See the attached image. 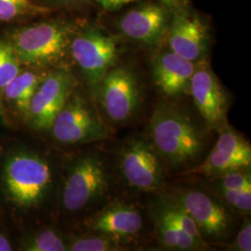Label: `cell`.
Here are the masks:
<instances>
[{"label": "cell", "instance_id": "cell-1", "mask_svg": "<svg viewBox=\"0 0 251 251\" xmlns=\"http://www.w3.org/2000/svg\"><path fill=\"white\" fill-rule=\"evenodd\" d=\"M155 151L173 168L196 161L204 147V135L185 113L166 102L156 105L150 119Z\"/></svg>", "mask_w": 251, "mask_h": 251}, {"label": "cell", "instance_id": "cell-2", "mask_svg": "<svg viewBox=\"0 0 251 251\" xmlns=\"http://www.w3.org/2000/svg\"><path fill=\"white\" fill-rule=\"evenodd\" d=\"M76 28L61 21H46L16 29L9 40L22 65L36 69L59 66L68 54Z\"/></svg>", "mask_w": 251, "mask_h": 251}, {"label": "cell", "instance_id": "cell-3", "mask_svg": "<svg viewBox=\"0 0 251 251\" xmlns=\"http://www.w3.org/2000/svg\"><path fill=\"white\" fill-rule=\"evenodd\" d=\"M3 180L9 199L20 207L36 206L51 183L49 163L32 152L11 154L5 163Z\"/></svg>", "mask_w": 251, "mask_h": 251}, {"label": "cell", "instance_id": "cell-4", "mask_svg": "<svg viewBox=\"0 0 251 251\" xmlns=\"http://www.w3.org/2000/svg\"><path fill=\"white\" fill-rule=\"evenodd\" d=\"M117 43L106 32L94 25L75 30L70 55L79 66L91 89L96 90L117 62Z\"/></svg>", "mask_w": 251, "mask_h": 251}, {"label": "cell", "instance_id": "cell-5", "mask_svg": "<svg viewBox=\"0 0 251 251\" xmlns=\"http://www.w3.org/2000/svg\"><path fill=\"white\" fill-rule=\"evenodd\" d=\"M54 139L63 144H78L108 138L107 126L89 103L73 93L50 127Z\"/></svg>", "mask_w": 251, "mask_h": 251}, {"label": "cell", "instance_id": "cell-6", "mask_svg": "<svg viewBox=\"0 0 251 251\" xmlns=\"http://www.w3.org/2000/svg\"><path fill=\"white\" fill-rule=\"evenodd\" d=\"M107 174L98 157L87 155L73 165L63 185V206L77 212L106 194Z\"/></svg>", "mask_w": 251, "mask_h": 251}, {"label": "cell", "instance_id": "cell-7", "mask_svg": "<svg viewBox=\"0 0 251 251\" xmlns=\"http://www.w3.org/2000/svg\"><path fill=\"white\" fill-rule=\"evenodd\" d=\"M75 79L65 68L47 73L32 99L26 119L36 130H50L54 119L75 90Z\"/></svg>", "mask_w": 251, "mask_h": 251}, {"label": "cell", "instance_id": "cell-8", "mask_svg": "<svg viewBox=\"0 0 251 251\" xmlns=\"http://www.w3.org/2000/svg\"><path fill=\"white\" fill-rule=\"evenodd\" d=\"M97 89L101 106L115 122H123L132 117L142 100L138 78L126 67L109 70Z\"/></svg>", "mask_w": 251, "mask_h": 251}, {"label": "cell", "instance_id": "cell-9", "mask_svg": "<svg viewBox=\"0 0 251 251\" xmlns=\"http://www.w3.org/2000/svg\"><path fill=\"white\" fill-rule=\"evenodd\" d=\"M119 161L122 176L131 187L141 191L161 188V161L152 145L143 140H132L124 145Z\"/></svg>", "mask_w": 251, "mask_h": 251}, {"label": "cell", "instance_id": "cell-10", "mask_svg": "<svg viewBox=\"0 0 251 251\" xmlns=\"http://www.w3.org/2000/svg\"><path fill=\"white\" fill-rule=\"evenodd\" d=\"M172 201L182 207L195 222L202 236L225 238L231 227V219L225 206L206 193L197 190L177 192Z\"/></svg>", "mask_w": 251, "mask_h": 251}, {"label": "cell", "instance_id": "cell-11", "mask_svg": "<svg viewBox=\"0 0 251 251\" xmlns=\"http://www.w3.org/2000/svg\"><path fill=\"white\" fill-rule=\"evenodd\" d=\"M169 26L171 50L181 58L197 63L205 58L209 44L208 27L187 8L173 9Z\"/></svg>", "mask_w": 251, "mask_h": 251}, {"label": "cell", "instance_id": "cell-12", "mask_svg": "<svg viewBox=\"0 0 251 251\" xmlns=\"http://www.w3.org/2000/svg\"><path fill=\"white\" fill-rule=\"evenodd\" d=\"M171 9L161 2H147L129 9L118 22L120 32L144 45L158 44L171 22Z\"/></svg>", "mask_w": 251, "mask_h": 251}, {"label": "cell", "instance_id": "cell-13", "mask_svg": "<svg viewBox=\"0 0 251 251\" xmlns=\"http://www.w3.org/2000/svg\"><path fill=\"white\" fill-rule=\"evenodd\" d=\"M189 90L196 107L208 126L215 127L225 124L228 98L205 59L196 63Z\"/></svg>", "mask_w": 251, "mask_h": 251}, {"label": "cell", "instance_id": "cell-14", "mask_svg": "<svg viewBox=\"0 0 251 251\" xmlns=\"http://www.w3.org/2000/svg\"><path fill=\"white\" fill-rule=\"evenodd\" d=\"M251 164L250 143L226 126L206 160L187 173L220 176L230 171L248 169Z\"/></svg>", "mask_w": 251, "mask_h": 251}, {"label": "cell", "instance_id": "cell-15", "mask_svg": "<svg viewBox=\"0 0 251 251\" xmlns=\"http://www.w3.org/2000/svg\"><path fill=\"white\" fill-rule=\"evenodd\" d=\"M196 63L181 58L172 50L163 51L153 61L155 85L165 95L175 97L189 90Z\"/></svg>", "mask_w": 251, "mask_h": 251}, {"label": "cell", "instance_id": "cell-16", "mask_svg": "<svg viewBox=\"0 0 251 251\" xmlns=\"http://www.w3.org/2000/svg\"><path fill=\"white\" fill-rule=\"evenodd\" d=\"M143 225V217L134 206L115 204L105 207L95 216L90 227L97 233L121 240L137 234L142 230Z\"/></svg>", "mask_w": 251, "mask_h": 251}, {"label": "cell", "instance_id": "cell-17", "mask_svg": "<svg viewBox=\"0 0 251 251\" xmlns=\"http://www.w3.org/2000/svg\"><path fill=\"white\" fill-rule=\"evenodd\" d=\"M152 220L158 240L162 246L171 251H198L206 246V243L199 242L185 233L174 223L158 201L152 210Z\"/></svg>", "mask_w": 251, "mask_h": 251}, {"label": "cell", "instance_id": "cell-18", "mask_svg": "<svg viewBox=\"0 0 251 251\" xmlns=\"http://www.w3.org/2000/svg\"><path fill=\"white\" fill-rule=\"evenodd\" d=\"M47 73L42 69L22 70L1 90L4 98L26 118L32 99Z\"/></svg>", "mask_w": 251, "mask_h": 251}, {"label": "cell", "instance_id": "cell-19", "mask_svg": "<svg viewBox=\"0 0 251 251\" xmlns=\"http://www.w3.org/2000/svg\"><path fill=\"white\" fill-rule=\"evenodd\" d=\"M50 11L51 9L38 6L32 0H0V22H11Z\"/></svg>", "mask_w": 251, "mask_h": 251}, {"label": "cell", "instance_id": "cell-20", "mask_svg": "<svg viewBox=\"0 0 251 251\" xmlns=\"http://www.w3.org/2000/svg\"><path fill=\"white\" fill-rule=\"evenodd\" d=\"M120 240L106 234L75 237L67 244V251H121Z\"/></svg>", "mask_w": 251, "mask_h": 251}, {"label": "cell", "instance_id": "cell-21", "mask_svg": "<svg viewBox=\"0 0 251 251\" xmlns=\"http://www.w3.org/2000/svg\"><path fill=\"white\" fill-rule=\"evenodd\" d=\"M22 66L10 40H0V90L23 70Z\"/></svg>", "mask_w": 251, "mask_h": 251}, {"label": "cell", "instance_id": "cell-22", "mask_svg": "<svg viewBox=\"0 0 251 251\" xmlns=\"http://www.w3.org/2000/svg\"><path fill=\"white\" fill-rule=\"evenodd\" d=\"M22 249L26 251H65L67 244L55 231L47 229L29 237Z\"/></svg>", "mask_w": 251, "mask_h": 251}, {"label": "cell", "instance_id": "cell-23", "mask_svg": "<svg viewBox=\"0 0 251 251\" xmlns=\"http://www.w3.org/2000/svg\"><path fill=\"white\" fill-rule=\"evenodd\" d=\"M246 170H236L220 175V190L239 191L251 189V173Z\"/></svg>", "mask_w": 251, "mask_h": 251}, {"label": "cell", "instance_id": "cell-24", "mask_svg": "<svg viewBox=\"0 0 251 251\" xmlns=\"http://www.w3.org/2000/svg\"><path fill=\"white\" fill-rule=\"evenodd\" d=\"M222 196L226 202L243 213H250L251 210V189L239 191L221 190Z\"/></svg>", "mask_w": 251, "mask_h": 251}, {"label": "cell", "instance_id": "cell-25", "mask_svg": "<svg viewBox=\"0 0 251 251\" xmlns=\"http://www.w3.org/2000/svg\"><path fill=\"white\" fill-rule=\"evenodd\" d=\"M99 6L105 10H116L127 3L133 2L136 0H93ZM161 2L167 7H169L171 10L177 9H183L187 8V0H156Z\"/></svg>", "mask_w": 251, "mask_h": 251}, {"label": "cell", "instance_id": "cell-26", "mask_svg": "<svg viewBox=\"0 0 251 251\" xmlns=\"http://www.w3.org/2000/svg\"><path fill=\"white\" fill-rule=\"evenodd\" d=\"M233 247V251H251V224L250 219L245 221L241 230L235 238Z\"/></svg>", "mask_w": 251, "mask_h": 251}, {"label": "cell", "instance_id": "cell-27", "mask_svg": "<svg viewBox=\"0 0 251 251\" xmlns=\"http://www.w3.org/2000/svg\"><path fill=\"white\" fill-rule=\"evenodd\" d=\"M50 2L60 5V6H66V7H71V6H77L84 4L87 2V0H49Z\"/></svg>", "mask_w": 251, "mask_h": 251}, {"label": "cell", "instance_id": "cell-28", "mask_svg": "<svg viewBox=\"0 0 251 251\" xmlns=\"http://www.w3.org/2000/svg\"><path fill=\"white\" fill-rule=\"evenodd\" d=\"M12 251V246L9 242V239L0 233V251Z\"/></svg>", "mask_w": 251, "mask_h": 251}]
</instances>
